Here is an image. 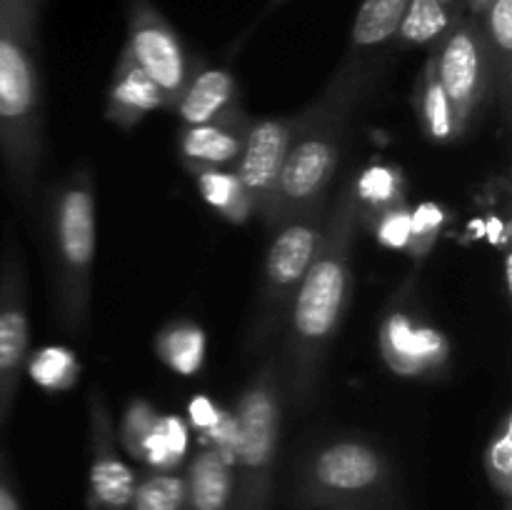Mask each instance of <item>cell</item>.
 Returning a JSON list of instances; mask_svg holds the SVG:
<instances>
[{
	"instance_id": "cell-19",
	"label": "cell",
	"mask_w": 512,
	"mask_h": 510,
	"mask_svg": "<svg viewBox=\"0 0 512 510\" xmlns=\"http://www.w3.org/2000/svg\"><path fill=\"white\" fill-rule=\"evenodd\" d=\"M453 25V10L440 0H408L395 40L405 48L440 43Z\"/></svg>"
},
{
	"instance_id": "cell-17",
	"label": "cell",
	"mask_w": 512,
	"mask_h": 510,
	"mask_svg": "<svg viewBox=\"0 0 512 510\" xmlns=\"http://www.w3.org/2000/svg\"><path fill=\"white\" fill-rule=\"evenodd\" d=\"M408 0H363L350 30V53L373 58V53L398 35Z\"/></svg>"
},
{
	"instance_id": "cell-5",
	"label": "cell",
	"mask_w": 512,
	"mask_h": 510,
	"mask_svg": "<svg viewBox=\"0 0 512 510\" xmlns=\"http://www.w3.org/2000/svg\"><path fill=\"white\" fill-rule=\"evenodd\" d=\"M285 388L280 353H268L245 383L233 418V510H270L283 430Z\"/></svg>"
},
{
	"instance_id": "cell-13",
	"label": "cell",
	"mask_w": 512,
	"mask_h": 510,
	"mask_svg": "<svg viewBox=\"0 0 512 510\" xmlns=\"http://www.w3.org/2000/svg\"><path fill=\"white\" fill-rule=\"evenodd\" d=\"M250 118L238 110L223 120L200 125H185L180 130L178 148L185 168H225L233 170L243 153L245 133H248Z\"/></svg>"
},
{
	"instance_id": "cell-18",
	"label": "cell",
	"mask_w": 512,
	"mask_h": 510,
	"mask_svg": "<svg viewBox=\"0 0 512 510\" xmlns=\"http://www.w3.org/2000/svg\"><path fill=\"white\" fill-rule=\"evenodd\" d=\"M415 110H418L420 125H423L425 135L435 143H450L455 140V125L453 113H450L448 98L443 93L438 73H435L433 55L425 63L423 73L418 78V88H415Z\"/></svg>"
},
{
	"instance_id": "cell-6",
	"label": "cell",
	"mask_w": 512,
	"mask_h": 510,
	"mask_svg": "<svg viewBox=\"0 0 512 510\" xmlns=\"http://www.w3.org/2000/svg\"><path fill=\"white\" fill-rule=\"evenodd\" d=\"M395 470L378 445L338 438L305 455L290 505L295 510L370 508L393 498Z\"/></svg>"
},
{
	"instance_id": "cell-27",
	"label": "cell",
	"mask_w": 512,
	"mask_h": 510,
	"mask_svg": "<svg viewBox=\"0 0 512 510\" xmlns=\"http://www.w3.org/2000/svg\"><path fill=\"white\" fill-rule=\"evenodd\" d=\"M395 183H398V178H395L393 170H388V168H373L365 173V178L355 180L358 203L370 200V208L360 210V218H363V215H373L375 210H380L383 205L398 200L400 195L395 193Z\"/></svg>"
},
{
	"instance_id": "cell-30",
	"label": "cell",
	"mask_w": 512,
	"mask_h": 510,
	"mask_svg": "<svg viewBox=\"0 0 512 510\" xmlns=\"http://www.w3.org/2000/svg\"><path fill=\"white\" fill-rule=\"evenodd\" d=\"M0 510H23L18 493L13 488V480H10L8 470H5L3 458H0Z\"/></svg>"
},
{
	"instance_id": "cell-31",
	"label": "cell",
	"mask_w": 512,
	"mask_h": 510,
	"mask_svg": "<svg viewBox=\"0 0 512 510\" xmlns=\"http://www.w3.org/2000/svg\"><path fill=\"white\" fill-rule=\"evenodd\" d=\"M465 3H468L470 10H473V18H480V15L485 13V8L490 5V0H465Z\"/></svg>"
},
{
	"instance_id": "cell-16",
	"label": "cell",
	"mask_w": 512,
	"mask_h": 510,
	"mask_svg": "<svg viewBox=\"0 0 512 510\" xmlns=\"http://www.w3.org/2000/svg\"><path fill=\"white\" fill-rule=\"evenodd\" d=\"M233 463L220 448H205L185 473V510H233Z\"/></svg>"
},
{
	"instance_id": "cell-22",
	"label": "cell",
	"mask_w": 512,
	"mask_h": 510,
	"mask_svg": "<svg viewBox=\"0 0 512 510\" xmlns=\"http://www.w3.org/2000/svg\"><path fill=\"white\" fill-rule=\"evenodd\" d=\"M130 510H185V475L155 470L138 478Z\"/></svg>"
},
{
	"instance_id": "cell-29",
	"label": "cell",
	"mask_w": 512,
	"mask_h": 510,
	"mask_svg": "<svg viewBox=\"0 0 512 510\" xmlns=\"http://www.w3.org/2000/svg\"><path fill=\"white\" fill-rule=\"evenodd\" d=\"M440 223H443V213H440L435 205H423L418 213L413 215V225H410V250L415 255H425L430 250V245L435 243V235H438Z\"/></svg>"
},
{
	"instance_id": "cell-14",
	"label": "cell",
	"mask_w": 512,
	"mask_h": 510,
	"mask_svg": "<svg viewBox=\"0 0 512 510\" xmlns=\"http://www.w3.org/2000/svg\"><path fill=\"white\" fill-rule=\"evenodd\" d=\"M163 108H170L168 95L150 75H145V70L135 63L128 50H120L108 85V98H105V118L118 128L130 130L145 115Z\"/></svg>"
},
{
	"instance_id": "cell-4",
	"label": "cell",
	"mask_w": 512,
	"mask_h": 510,
	"mask_svg": "<svg viewBox=\"0 0 512 510\" xmlns=\"http://www.w3.org/2000/svg\"><path fill=\"white\" fill-rule=\"evenodd\" d=\"M48 240L55 313L65 330L80 333L88 320L95 260V180L85 165L50 195Z\"/></svg>"
},
{
	"instance_id": "cell-2",
	"label": "cell",
	"mask_w": 512,
	"mask_h": 510,
	"mask_svg": "<svg viewBox=\"0 0 512 510\" xmlns=\"http://www.w3.org/2000/svg\"><path fill=\"white\" fill-rule=\"evenodd\" d=\"M373 78V58L348 50L323 93L303 108V125L285 155L273 200L263 218L270 230L298 210L325 200L343 158L350 120Z\"/></svg>"
},
{
	"instance_id": "cell-35",
	"label": "cell",
	"mask_w": 512,
	"mask_h": 510,
	"mask_svg": "<svg viewBox=\"0 0 512 510\" xmlns=\"http://www.w3.org/2000/svg\"><path fill=\"white\" fill-rule=\"evenodd\" d=\"M505 510H510V503H505Z\"/></svg>"
},
{
	"instance_id": "cell-10",
	"label": "cell",
	"mask_w": 512,
	"mask_h": 510,
	"mask_svg": "<svg viewBox=\"0 0 512 510\" xmlns=\"http://www.w3.org/2000/svg\"><path fill=\"white\" fill-rule=\"evenodd\" d=\"M125 50L145 75L160 85L173 108L175 98L193 73L185 45L173 25L150 0H128V38Z\"/></svg>"
},
{
	"instance_id": "cell-21",
	"label": "cell",
	"mask_w": 512,
	"mask_h": 510,
	"mask_svg": "<svg viewBox=\"0 0 512 510\" xmlns=\"http://www.w3.org/2000/svg\"><path fill=\"white\" fill-rule=\"evenodd\" d=\"M488 43L493 48L495 73L503 85V98L510 93V60H512V0H490L485 13L480 15Z\"/></svg>"
},
{
	"instance_id": "cell-1",
	"label": "cell",
	"mask_w": 512,
	"mask_h": 510,
	"mask_svg": "<svg viewBox=\"0 0 512 510\" xmlns=\"http://www.w3.org/2000/svg\"><path fill=\"white\" fill-rule=\"evenodd\" d=\"M360 225L355 180L340 188L325 218L318 253L290 303L280 350L285 400L295 410L308 408L320 388L325 360L338 335L353 293V248Z\"/></svg>"
},
{
	"instance_id": "cell-24",
	"label": "cell",
	"mask_w": 512,
	"mask_h": 510,
	"mask_svg": "<svg viewBox=\"0 0 512 510\" xmlns=\"http://www.w3.org/2000/svg\"><path fill=\"white\" fill-rule=\"evenodd\" d=\"M485 475L488 483L505 503H510L512 495V418L510 413L503 415L498 430L490 438L485 448Z\"/></svg>"
},
{
	"instance_id": "cell-20",
	"label": "cell",
	"mask_w": 512,
	"mask_h": 510,
	"mask_svg": "<svg viewBox=\"0 0 512 510\" xmlns=\"http://www.w3.org/2000/svg\"><path fill=\"white\" fill-rule=\"evenodd\" d=\"M195 175L200 185V193L203 198L223 215L225 220H233V223H245L248 218H253V208H250V200L245 195L243 185L238 183L233 170L225 168H195L190 170Z\"/></svg>"
},
{
	"instance_id": "cell-34",
	"label": "cell",
	"mask_w": 512,
	"mask_h": 510,
	"mask_svg": "<svg viewBox=\"0 0 512 510\" xmlns=\"http://www.w3.org/2000/svg\"><path fill=\"white\" fill-rule=\"evenodd\" d=\"M333 510H363V508H333Z\"/></svg>"
},
{
	"instance_id": "cell-25",
	"label": "cell",
	"mask_w": 512,
	"mask_h": 510,
	"mask_svg": "<svg viewBox=\"0 0 512 510\" xmlns=\"http://www.w3.org/2000/svg\"><path fill=\"white\" fill-rule=\"evenodd\" d=\"M155 425H158V415H155L153 405L145 403V400H133L128 405L120 435H123V445L133 458H145V445H148Z\"/></svg>"
},
{
	"instance_id": "cell-33",
	"label": "cell",
	"mask_w": 512,
	"mask_h": 510,
	"mask_svg": "<svg viewBox=\"0 0 512 510\" xmlns=\"http://www.w3.org/2000/svg\"><path fill=\"white\" fill-rule=\"evenodd\" d=\"M440 3H443V5H448L450 10H455V8H460V5H463L465 0H440Z\"/></svg>"
},
{
	"instance_id": "cell-23",
	"label": "cell",
	"mask_w": 512,
	"mask_h": 510,
	"mask_svg": "<svg viewBox=\"0 0 512 510\" xmlns=\"http://www.w3.org/2000/svg\"><path fill=\"white\" fill-rule=\"evenodd\" d=\"M205 338L195 325L175 323L168 330H163L158 338V353L170 368L180 373H193L203 360Z\"/></svg>"
},
{
	"instance_id": "cell-12",
	"label": "cell",
	"mask_w": 512,
	"mask_h": 510,
	"mask_svg": "<svg viewBox=\"0 0 512 510\" xmlns=\"http://www.w3.org/2000/svg\"><path fill=\"white\" fill-rule=\"evenodd\" d=\"M90 415V478L88 510H128L138 485L135 470L120 458L113 418L103 393L95 390L88 398Z\"/></svg>"
},
{
	"instance_id": "cell-32",
	"label": "cell",
	"mask_w": 512,
	"mask_h": 510,
	"mask_svg": "<svg viewBox=\"0 0 512 510\" xmlns=\"http://www.w3.org/2000/svg\"><path fill=\"white\" fill-rule=\"evenodd\" d=\"M285 3H290V0H268V5H265V10H263V18H265V15L275 13L278 8H283Z\"/></svg>"
},
{
	"instance_id": "cell-28",
	"label": "cell",
	"mask_w": 512,
	"mask_h": 510,
	"mask_svg": "<svg viewBox=\"0 0 512 510\" xmlns=\"http://www.w3.org/2000/svg\"><path fill=\"white\" fill-rule=\"evenodd\" d=\"M33 373L48 388H63L75 380V360L68 350H43L35 360Z\"/></svg>"
},
{
	"instance_id": "cell-11",
	"label": "cell",
	"mask_w": 512,
	"mask_h": 510,
	"mask_svg": "<svg viewBox=\"0 0 512 510\" xmlns=\"http://www.w3.org/2000/svg\"><path fill=\"white\" fill-rule=\"evenodd\" d=\"M303 118L305 110L283 115V118L250 120L243 153H240L233 173L248 195L253 218L263 220L268 213L285 155H288L300 125H303Z\"/></svg>"
},
{
	"instance_id": "cell-8",
	"label": "cell",
	"mask_w": 512,
	"mask_h": 510,
	"mask_svg": "<svg viewBox=\"0 0 512 510\" xmlns=\"http://www.w3.org/2000/svg\"><path fill=\"white\" fill-rule=\"evenodd\" d=\"M443 93L453 113L455 135L468 133L480 105L495 85V58L480 18L455 23L433 53Z\"/></svg>"
},
{
	"instance_id": "cell-26",
	"label": "cell",
	"mask_w": 512,
	"mask_h": 510,
	"mask_svg": "<svg viewBox=\"0 0 512 510\" xmlns=\"http://www.w3.org/2000/svg\"><path fill=\"white\" fill-rule=\"evenodd\" d=\"M410 225H413V213L405 208V203L400 198L383 205L380 210H375L373 220H370V228L378 233V238L383 240L385 245H393V248L408 245Z\"/></svg>"
},
{
	"instance_id": "cell-7",
	"label": "cell",
	"mask_w": 512,
	"mask_h": 510,
	"mask_svg": "<svg viewBox=\"0 0 512 510\" xmlns=\"http://www.w3.org/2000/svg\"><path fill=\"white\" fill-rule=\"evenodd\" d=\"M325 218H328L325 200H318V203L293 213L275 228V238L265 255L253 320H250L248 335H245V353L255 355L283 328L290 303L318 253Z\"/></svg>"
},
{
	"instance_id": "cell-15",
	"label": "cell",
	"mask_w": 512,
	"mask_h": 510,
	"mask_svg": "<svg viewBox=\"0 0 512 510\" xmlns=\"http://www.w3.org/2000/svg\"><path fill=\"white\" fill-rule=\"evenodd\" d=\"M173 110L185 125L213 123L238 113V80L223 68H193L188 83L175 98Z\"/></svg>"
},
{
	"instance_id": "cell-3",
	"label": "cell",
	"mask_w": 512,
	"mask_h": 510,
	"mask_svg": "<svg viewBox=\"0 0 512 510\" xmlns=\"http://www.w3.org/2000/svg\"><path fill=\"white\" fill-rule=\"evenodd\" d=\"M40 8L43 0H0V158L23 200L33 195L43 158Z\"/></svg>"
},
{
	"instance_id": "cell-9",
	"label": "cell",
	"mask_w": 512,
	"mask_h": 510,
	"mask_svg": "<svg viewBox=\"0 0 512 510\" xmlns=\"http://www.w3.org/2000/svg\"><path fill=\"white\" fill-rule=\"evenodd\" d=\"M30 320L25 300V265L15 238L0 255V430L13 410L28 360Z\"/></svg>"
}]
</instances>
